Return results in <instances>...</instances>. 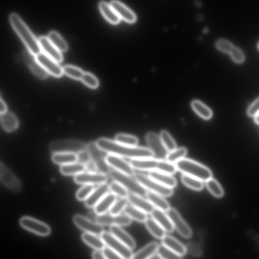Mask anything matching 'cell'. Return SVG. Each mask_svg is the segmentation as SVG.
<instances>
[{"label": "cell", "instance_id": "43", "mask_svg": "<svg viewBox=\"0 0 259 259\" xmlns=\"http://www.w3.org/2000/svg\"><path fill=\"white\" fill-rule=\"evenodd\" d=\"M115 141L120 144L130 146H137L138 143V139L137 138L125 134L117 135Z\"/></svg>", "mask_w": 259, "mask_h": 259}, {"label": "cell", "instance_id": "25", "mask_svg": "<svg viewBox=\"0 0 259 259\" xmlns=\"http://www.w3.org/2000/svg\"><path fill=\"white\" fill-rule=\"evenodd\" d=\"M149 176L164 186L171 188L173 189L177 184L176 179L167 173L157 171H150Z\"/></svg>", "mask_w": 259, "mask_h": 259}, {"label": "cell", "instance_id": "17", "mask_svg": "<svg viewBox=\"0 0 259 259\" xmlns=\"http://www.w3.org/2000/svg\"><path fill=\"white\" fill-rule=\"evenodd\" d=\"M106 161L108 165L121 172L123 173L131 176L135 174V169L131 164L128 163L122 157L108 154L106 156Z\"/></svg>", "mask_w": 259, "mask_h": 259}, {"label": "cell", "instance_id": "50", "mask_svg": "<svg viewBox=\"0 0 259 259\" xmlns=\"http://www.w3.org/2000/svg\"><path fill=\"white\" fill-rule=\"evenodd\" d=\"M94 190L92 185H85L77 192V199L79 201L87 200Z\"/></svg>", "mask_w": 259, "mask_h": 259}, {"label": "cell", "instance_id": "47", "mask_svg": "<svg viewBox=\"0 0 259 259\" xmlns=\"http://www.w3.org/2000/svg\"><path fill=\"white\" fill-rule=\"evenodd\" d=\"M129 201L127 197H121L117 200L110 209V214L112 215L120 214L128 206Z\"/></svg>", "mask_w": 259, "mask_h": 259}, {"label": "cell", "instance_id": "7", "mask_svg": "<svg viewBox=\"0 0 259 259\" xmlns=\"http://www.w3.org/2000/svg\"><path fill=\"white\" fill-rule=\"evenodd\" d=\"M87 145L76 140L55 141L49 145V150L53 154L68 153L79 154L87 150Z\"/></svg>", "mask_w": 259, "mask_h": 259}, {"label": "cell", "instance_id": "51", "mask_svg": "<svg viewBox=\"0 0 259 259\" xmlns=\"http://www.w3.org/2000/svg\"><path fill=\"white\" fill-rule=\"evenodd\" d=\"M229 53L234 62L237 64H242L243 62L244 55L239 48L233 47Z\"/></svg>", "mask_w": 259, "mask_h": 259}, {"label": "cell", "instance_id": "9", "mask_svg": "<svg viewBox=\"0 0 259 259\" xmlns=\"http://www.w3.org/2000/svg\"><path fill=\"white\" fill-rule=\"evenodd\" d=\"M19 223L23 228L40 236H48L51 233V228L47 224L32 217H23Z\"/></svg>", "mask_w": 259, "mask_h": 259}, {"label": "cell", "instance_id": "41", "mask_svg": "<svg viewBox=\"0 0 259 259\" xmlns=\"http://www.w3.org/2000/svg\"><path fill=\"white\" fill-rule=\"evenodd\" d=\"M206 187L209 192L214 196L220 198L224 195V192L220 183L215 179L211 178L206 181Z\"/></svg>", "mask_w": 259, "mask_h": 259}, {"label": "cell", "instance_id": "54", "mask_svg": "<svg viewBox=\"0 0 259 259\" xmlns=\"http://www.w3.org/2000/svg\"><path fill=\"white\" fill-rule=\"evenodd\" d=\"M259 113V98L250 105L247 110L250 117H255Z\"/></svg>", "mask_w": 259, "mask_h": 259}, {"label": "cell", "instance_id": "52", "mask_svg": "<svg viewBox=\"0 0 259 259\" xmlns=\"http://www.w3.org/2000/svg\"><path fill=\"white\" fill-rule=\"evenodd\" d=\"M216 47L220 51L229 53L234 47L232 44L228 41L220 40L216 43Z\"/></svg>", "mask_w": 259, "mask_h": 259}, {"label": "cell", "instance_id": "57", "mask_svg": "<svg viewBox=\"0 0 259 259\" xmlns=\"http://www.w3.org/2000/svg\"><path fill=\"white\" fill-rule=\"evenodd\" d=\"M92 257L94 259H105L102 250H96L95 251L93 252Z\"/></svg>", "mask_w": 259, "mask_h": 259}, {"label": "cell", "instance_id": "42", "mask_svg": "<svg viewBox=\"0 0 259 259\" xmlns=\"http://www.w3.org/2000/svg\"><path fill=\"white\" fill-rule=\"evenodd\" d=\"M188 153L186 148L181 147L178 149L169 152L167 155L166 160L172 163H176L179 160L184 158Z\"/></svg>", "mask_w": 259, "mask_h": 259}, {"label": "cell", "instance_id": "26", "mask_svg": "<svg viewBox=\"0 0 259 259\" xmlns=\"http://www.w3.org/2000/svg\"><path fill=\"white\" fill-rule=\"evenodd\" d=\"M117 195L111 192L105 195L94 207V211L97 215L105 214L116 201Z\"/></svg>", "mask_w": 259, "mask_h": 259}, {"label": "cell", "instance_id": "24", "mask_svg": "<svg viewBox=\"0 0 259 259\" xmlns=\"http://www.w3.org/2000/svg\"><path fill=\"white\" fill-rule=\"evenodd\" d=\"M151 214L152 217H153L166 232L169 233L173 232L174 227L167 213L166 214L165 212L161 210V209L155 207Z\"/></svg>", "mask_w": 259, "mask_h": 259}, {"label": "cell", "instance_id": "36", "mask_svg": "<svg viewBox=\"0 0 259 259\" xmlns=\"http://www.w3.org/2000/svg\"><path fill=\"white\" fill-rule=\"evenodd\" d=\"M159 244L156 242H152L147 244L142 249L134 254L133 259H149L157 253Z\"/></svg>", "mask_w": 259, "mask_h": 259}, {"label": "cell", "instance_id": "40", "mask_svg": "<svg viewBox=\"0 0 259 259\" xmlns=\"http://www.w3.org/2000/svg\"><path fill=\"white\" fill-rule=\"evenodd\" d=\"M48 38L60 52H66L68 50L67 43L57 32L52 31L49 33Z\"/></svg>", "mask_w": 259, "mask_h": 259}, {"label": "cell", "instance_id": "19", "mask_svg": "<svg viewBox=\"0 0 259 259\" xmlns=\"http://www.w3.org/2000/svg\"><path fill=\"white\" fill-rule=\"evenodd\" d=\"M23 57L26 64L35 76L41 80L48 78L49 73L39 63L35 55L28 51L24 52Z\"/></svg>", "mask_w": 259, "mask_h": 259}, {"label": "cell", "instance_id": "45", "mask_svg": "<svg viewBox=\"0 0 259 259\" xmlns=\"http://www.w3.org/2000/svg\"><path fill=\"white\" fill-rule=\"evenodd\" d=\"M159 137L166 149L169 152L177 149L175 141L167 131L165 130L162 131L160 134Z\"/></svg>", "mask_w": 259, "mask_h": 259}, {"label": "cell", "instance_id": "58", "mask_svg": "<svg viewBox=\"0 0 259 259\" xmlns=\"http://www.w3.org/2000/svg\"><path fill=\"white\" fill-rule=\"evenodd\" d=\"M7 112V107L5 102L1 98V102H0V113L3 114Z\"/></svg>", "mask_w": 259, "mask_h": 259}, {"label": "cell", "instance_id": "44", "mask_svg": "<svg viewBox=\"0 0 259 259\" xmlns=\"http://www.w3.org/2000/svg\"><path fill=\"white\" fill-rule=\"evenodd\" d=\"M64 73L67 76L76 80H81L84 72L80 68L68 65L63 68Z\"/></svg>", "mask_w": 259, "mask_h": 259}, {"label": "cell", "instance_id": "8", "mask_svg": "<svg viewBox=\"0 0 259 259\" xmlns=\"http://www.w3.org/2000/svg\"><path fill=\"white\" fill-rule=\"evenodd\" d=\"M101 237L106 245L116 251L122 259H133L134 254L132 249L115 237L112 233L104 231Z\"/></svg>", "mask_w": 259, "mask_h": 259}, {"label": "cell", "instance_id": "27", "mask_svg": "<svg viewBox=\"0 0 259 259\" xmlns=\"http://www.w3.org/2000/svg\"><path fill=\"white\" fill-rule=\"evenodd\" d=\"M110 231L115 237L128 246L132 250L135 248L136 246L135 240L129 233L122 229L121 226H111Z\"/></svg>", "mask_w": 259, "mask_h": 259}, {"label": "cell", "instance_id": "22", "mask_svg": "<svg viewBox=\"0 0 259 259\" xmlns=\"http://www.w3.org/2000/svg\"><path fill=\"white\" fill-rule=\"evenodd\" d=\"M127 198L132 205L147 214H151L154 210L155 206L149 200L144 199L142 196L131 192Z\"/></svg>", "mask_w": 259, "mask_h": 259}, {"label": "cell", "instance_id": "11", "mask_svg": "<svg viewBox=\"0 0 259 259\" xmlns=\"http://www.w3.org/2000/svg\"><path fill=\"white\" fill-rule=\"evenodd\" d=\"M0 179L4 186L12 191L19 192L21 191L20 181L2 162L0 164Z\"/></svg>", "mask_w": 259, "mask_h": 259}, {"label": "cell", "instance_id": "49", "mask_svg": "<svg viewBox=\"0 0 259 259\" xmlns=\"http://www.w3.org/2000/svg\"><path fill=\"white\" fill-rule=\"evenodd\" d=\"M81 80L85 85L91 89L97 88L100 84L98 79L89 72H84Z\"/></svg>", "mask_w": 259, "mask_h": 259}, {"label": "cell", "instance_id": "33", "mask_svg": "<svg viewBox=\"0 0 259 259\" xmlns=\"http://www.w3.org/2000/svg\"><path fill=\"white\" fill-rule=\"evenodd\" d=\"M82 240L95 250H103L106 244L103 240L96 234L85 232L82 236Z\"/></svg>", "mask_w": 259, "mask_h": 259}, {"label": "cell", "instance_id": "37", "mask_svg": "<svg viewBox=\"0 0 259 259\" xmlns=\"http://www.w3.org/2000/svg\"><path fill=\"white\" fill-rule=\"evenodd\" d=\"M181 179L185 186L195 191H201L204 188V181L198 178L183 173Z\"/></svg>", "mask_w": 259, "mask_h": 259}, {"label": "cell", "instance_id": "18", "mask_svg": "<svg viewBox=\"0 0 259 259\" xmlns=\"http://www.w3.org/2000/svg\"><path fill=\"white\" fill-rule=\"evenodd\" d=\"M75 182L84 185H95L106 183L108 180L107 174L103 173H82L74 178Z\"/></svg>", "mask_w": 259, "mask_h": 259}, {"label": "cell", "instance_id": "6", "mask_svg": "<svg viewBox=\"0 0 259 259\" xmlns=\"http://www.w3.org/2000/svg\"><path fill=\"white\" fill-rule=\"evenodd\" d=\"M137 180L147 190L161 195L164 197H169L174 193L173 189L171 188L159 183L155 180L141 173H136L134 175Z\"/></svg>", "mask_w": 259, "mask_h": 259}, {"label": "cell", "instance_id": "15", "mask_svg": "<svg viewBox=\"0 0 259 259\" xmlns=\"http://www.w3.org/2000/svg\"><path fill=\"white\" fill-rule=\"evenodd\" d=\"M73 221L76 226L86 232L93 233L97 236H101V234L104 232L103 225L97 223H94V222L82 215H76L74 216Z\"/></svg>", "mask_w": 259, "mask_h": 259}, {"label": "cell", "instance_id": "4", "mask_svg": "<svg viewBox=\"0 0 259 259\" xmlns=\"http://www.w3.org/2000/svg\"><path fill=\"white\" fill-rule=\"evenodd\" d=\"M177 170L204 182L212 178L210 169L193 160L183 158L175 163Z\"/></svg>", "mask_w": 259, "mask_h": 259}, {"label": "cell", "instance_id": "1", "mask_svg": "<svg viewBox=\"0 0 259 259\" xmlns=\"http://www.w3.org/2000/svg\"><path fill=\"white\" fill-rule=\"evenodd\" d=\"M96 142L101 150L109 154L131 159L154 157L153 152L148 148L127 146L105 138L99 139Z\"/></svg>", "mask_w": 259, "mask_h": 259}, {"label": "cell", "instance_id": "21", "mask_svg": "<svg viewBox=\"0 0 259 259\" xmlns=\"http://www.w3.org/2000/svg\"><path fill=\"white\" fill-rule=\"evenodd\" d=\"M110 4L116 11L121 19L130 23H134L137 21V16L124 4L117 0H113Z\"/></svg>", "mask_w": 259, "mask_h": 259}, {"label": "cell", "instance_id": "23", "mask_svg": "<svg viewBox=\"0 0 259 259\" xmlns=\"http://www.w3.org/2000/svg\"><path fill=\"white\" fill-rule=\"evenodd\" d=\"M109 190V186L107 184L100 185L94 189L88 198L85 201V205L88 207H94L108 193Z\"/></svg>", "mask_w": 259, "mask_h": 259}, {"label": "cell", "instance_id": "2", "mask_svg": "<svg viewBox=\"0 0 259 259\" xmlns=\"http://www.w3.org/2000/svg\"><path fill=\"white\" fill-rule=\"evenodd\" d=\"M11 26L17 33L28 51L32 54L36 56L41 52L39 42L30 29L17 14H11L9 17Z\"/></svg>", "mask_w": 259, "mask_h": 259}, {"label": "cell", "instance_id": "60", "mask_svg": "<svg viewBox=\"0 0 259 259\" xmlns=\"http://www.w3.org/2000/svg\"><path fill=\"white\" fill-rule=\"evenodd\" d=\"M258 48H259V45H258Z\"/></svg>", "mask_w": 259, "mask_h": 259}, {"label": "cell", "instance_id": "13", "mask_svg": "<svg viewBox=\"0 0 259 259\" xmlns=\"http://www.w3.org/2000/svg\"><path fill=\"white\" fill-rule=\"evenodd\" d=\"M167 212L174 228L177 230L180 235L184 238H190L192 234L191 228L184 220L177 209L171 207Z\"/></svg>", "mask_w": 259, "mask_h": 259}, {"label": "cell", "instance_id": "34", "mask_svg": "<svg viewBox=\"0 0 259 259\" xmlns=\"http://www.w3.org/2000/svg\"><path fill=\"white\" fill-rule=\"evenodd\" d=\"M145 226L153 235L158 239H162L166 236V231L153 218H147Z\"/></svg>", "mask_w": 259, "mask_h": 259}, {"label": "cell", "instance_id": "48", "mask_svg": "<svg viewBox=\"0 0 259 259\" xmlns=\"http://www.w3.org/2000/svg\"><path fill=\"white\" fill-rule=\"evenodd\" d=\"M157 253L161 259H180L182 258L163 244L159 245Z\"/></svg>", "mask_w": 259, "mask_h": 259}, {"label": "cell", "instance_id": "20", "mask_svg": "<svg viewBox=\"0 0 259 259\" xmlns=\"http://www.w3.org/2000/svg\"><path fill=\"white\" fill-rule=\"evenodd\" d=\"M38 40L41 51L44 53L59 64L63 62V56L62 53L51 42L48 37L41 36Z\"/></svg>", "mask_w": 259, "mask_h": 259}, {"label": "cell", "instance_id": "29", "mask_svg": "<svg viewBox=\"0 0 259 259\" xmlns=\"http://www.w3.org/2000/svg\"><path fill=\"white\" fill-rule=\"evenodd\" d=\"M99 8L104 17L109 22L113 24L119 23L121 18L110 4L105 1H101L99 4Z\"/></svg>", "mask_w": 259, "mask_h": 259}, {"label": "cell", "instance_id": "28", "mask_svg": "<svg viewBox=\"0 0 259 259\" xmlns=\"http://www.w3.org/2000/svg\"><path fill=\"white\" fill-rule=\"evenodd\" d=\"M162 240L163 244L180 257L186 255L187 252V248L174 237L166 235Z\"/></svg>", "mask_w": 259, "mask_h": 259}, {"label": "cell", "instance_id": "30", "mask_svg": "<svg viewBox=\"0 0 259 259\" xmlns=\"http://www.w3.org/2000/svg\"><path fill=\"white\" fill-rule=\"evenodd\" d=\"M147 199L149 200L156 208L164 212H168L171 208L169 203L164 198V196L152 191H147Z\"/></svg>", "mask_w": 259, "mask_h": 259}, {"label": "cell", "instance_id": "55", "mask_svg": "<svg viewBox=\"0 0 259 259\" xmlns=\"http://www.w3.org/2000/svg\"><path fill=\"white\" fill-rule=\"evenodd\" d=\"M78 156V162L84 164H87L91 159V156L87 150L77 154Z\"/></svg>", "mask_w": 259, "mask_h": 259}, {"label": "cell", "instance_id": "16", "mask_svg": "<svg viewBox=\"0 0 259 259\" xmlns=\"http://www.w3.org/2000/svg\"><path fill=\"white\" fill-rule=\"evenodd\" d=\"M35 56L44 69L52 76L60 78L63 75V68H61L56 61L42 52Z\"/></svg>", "mask_w": 259, "mask_h": 259}, {"label": "cell", "instance_id": "32", "mask_svg": "<svg viewBox=\"0 0 259 259\" xmlns=\"http://www.w3.org/2000/svg\"><path fill=\"white\" fill-rule=\"evenodd\" d=\"M52 161L61 166L66 165L78 161L77 154L68 153H58L53 154L52 156Z\"/></svg>", "mask_w": 259, "mask_h": 259}, {"label": "cell", "instance_id": "46", "mask_svg": "<svg viewBox=\"0 0 259 259\" xmlns=\"http://www.w3.org/2000/svg\"><path fill=\"white\" fill-rule=\"evenodd\" d=\"M109 190L111 192L120 197H127L129 191L119 182L114 181L109 185Z\"/></svg>", "mask_w": 259, "mask_h": 259}, {"label": "cell", "instance_id": "14", "mask_svg": "<svg viewBox=\"0 0 259 259\" xmlns=\"http://www.w3.org/2000/svg\"><path fill=\"white\" fill-rule=\"evenodd\" d=\"M146 140L149 149L154 154V157L166 159L169 152L166 149L161 138L155 133H148L146 137Z\"/></svg>", "mask_w": 259, "mask_h": 259}, {"label": "cell", "instance_id": "39", "mask_svg": "<svg viewBox=\"0 0 259 259\" xmlns=\"http://www.w3.org/2000/svg\"><path fill=\"white\" fill-rule=\"evenodd\" d=\"M132 219L143 223L147 219V214L133 205H128L124 211Z\"/></svg>", "mask_w": 259, "mask_h": 259}, {"label": "cell", "instance_id": "12", "mask_svg": "<svg viewBox=\"0 0 259 259\" xmlns=\"http://www.w3.org/2000/svg\"><path fill=\"white\" fill-rule=\"evenodd\" d=\"M95 220L96 223L102 225L125 226L132 223V219L126 214L97 215Z\"/></svg>", "mask_w": 259, "mask_h": 259}, {"label": "cell", "instance_id": "3", "mask_svg": "<svg viewBox=\"0 0 259 259\" xmlns=\"http://www.w3.org/2000/svg\"><path fill=\"white\" fill-rule=\"evenodd\" d=\"M129 162L135 169L141 171H161L171 175L177 171L175 164L154 157L131 159Z\"/></svg>", "mask_w": 259, "mask_h": 259}, {"label": "cell", "instance_id": "53", "mask_svg": "<svg viewBox=\"0 0 259 259\" xmlns=\"http://www.w3.org/2000/svg\"><path fill=\"white\" fill-rule=\"evenodd\" d=\"M102 251L105 259H122L116 251L107 245H105Z\"/></svg>", "mask_w": 259, "mask_h": 259}, {"label": "cell", "instance_id": "5", "mask_svg": "<svg viewBox=\"0 0 259 259\" xmlns=\"http://www.w3.org/2000/svg\"><path fill=\"white\" fill-rule=\"evenodd\" d=\"M114 181H117L122 185L129 191L142 196H146L147 190L135 179L131 176L123 173L116 169H110L109 174Z\"/></svg>", "mask_w": 259, "mask_h": 259}, {"label": "cell", "instance_id": "56", "mask_svg": "<svg viewBox=\"0 0 259 259\" xmlns=\"http://www.w3.org/2000/svg\"><path fill=\"white\" fill-rule=\"evenodd\" d=\"M85 166L86 170H87L88 172L97 173V171H98L97 165L92 159H91L87 164H86Z\"/></svg>", "mask_w": 259, "mask_h": 259}, {"label": "cell", "instance_id": "10", "mask_svg": "<svg viewBox=\"0 0 259 259\" xmlns=\"http://www.w3.org/2000/svg\"><path fill=\"white\" fill-rule=\"evenodd\" d=\"M87 150L90 154L91 159L97 165L98 171L108 174L111 169L106 162V156L103 153L104 151L98 147L96 142H93L87 144Z\"/></svg>", "mask_w": 259, "mask_h": 259}, {"label": "cell", "instance_id": "38", "mask_svg": "<svg viewBox=\"0 0 259 259\" xmlns=\"http://www.w3.org/2000/svg\"><path fill=\"white\" fill-rule=\"evenodd\" d=\"M191 106L194 112L205 120L210 119L213 116L211 109L199 101L195 100L191 103Z\"/></svg>", "mask_w": 259, "mask_h": 259}, {"label": "cell", "instance_id": "31", "mask_svg": "<svg viewBox=\"0 0 259 259\" xmlns=\"http://www.w3.org/2000/svg\"><path fill=\"white\" fill-rule=\"evenodd\" d=\"M1 122L4 129L8 132L15 131L19 125L17 117L13 113L9 112L1 114Z\"/></svg>", "mask_w": 259, "mask_h": 259}, {"label": "cell", "instance_id": "59", "mask_svg": "<svg viewBox=\"0 0 259 259\" xmlns=\"http://www.w3.org/2000/svg\"><path fill=\"white\" fill-rule=\"evenodd\" d=\"M255 121L257 124H259V113L255 117Z\"/></svg>", "mask_w": 259, "mask_h": 259}, {"label": "cell", "instance_id": "35", "mask_svg": "<svg viewBox=\"0 0 259 259\" xmlns=\"http://www.w3.org/2000/svg\"><path fill=\"white\" fill-rule=\"evenodd\" d=\"M60 170L61 173L64 175L76 176L84 173L86 170V168L85 164L77 162L61 166Z\"/></svg>", "mask_w": 259, "mask_h": 259}]
</instances>
